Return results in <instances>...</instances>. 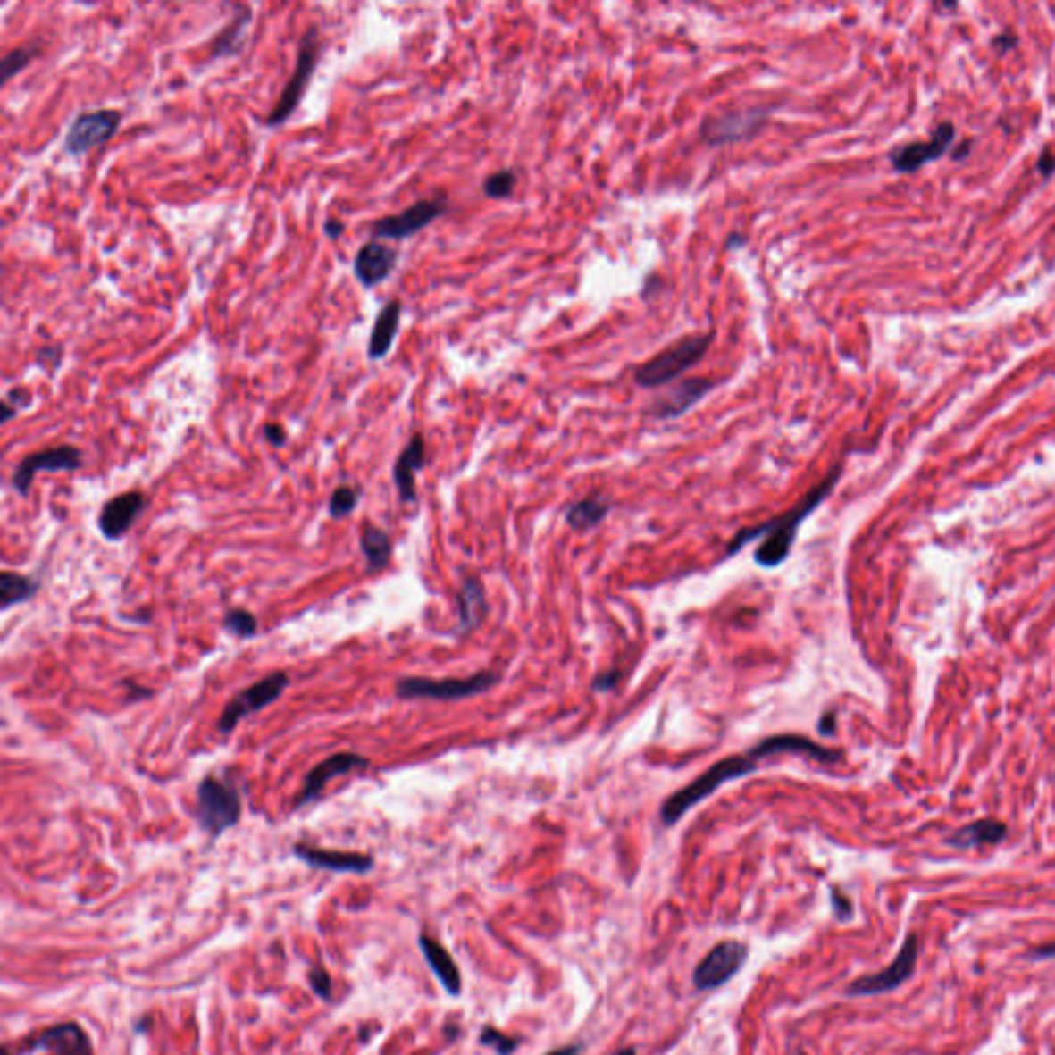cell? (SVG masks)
Listing matches in <instances>:
<instances>
[{"mask_svg": "<svg viewBox=\"0 0 1055 1055\" xmlns=\"http://www.w3.org/2000/svg\"><path fill=\"white\" fill-rule=\"evenodd\" d=\"M841 473H843L841 466L833 468L831 473L826 474V479L823 482H818V485L812 489L802 501H798L796 506L791 507L790 512H785L783 515H779V517H775V520H771L767 523H761V526L741 530V532L734 536V540L730 542L725 555H736L738 550H741L742 547H747L750 540L763 539V542L758 544V548L755 553L757 565H761L765 569H775V567L782 565V563L790 557L791 547H794L798 528L802 526V522L806 520V517L815 512V509L821 506L826 497L831 495V490L835 489L837 481L841 479Z\"/></svg>", "mask_w": 1055, "mask_h": 1055, "instance_id": "6da1fadb", "label": "cell"}, {"mask_svg": "<svg viewBox=\"0 0 1055 1055\" xmlns=\"http://www.w3.org/2000/svg\"><path fill=\"white\" fill-rule=\"evenodd\" d=\"M716 332H695L682 336L664 351L641 363L633 372V381L641 389H656L674 384L689 369H693L711 348Z\"/></svg>", "mask_w": 1055, "mask_h": 1055, "instance_id": "7a4b0ae2", "label": "cell"}, {"mask_svg": "<svg viewBox=\"0 0 1055 1055\" xmlns=\"http://www.w3.org/2000/svg\"><path fill=\"white\" fill-rule=\"evenodd\" d=\"M757 763L758 758L752 757L750 752H747V755L725 757L722 761L714 763L708 771L701 773L693 783H689L687 788L678 790L670 798L664 800L660 808L662 823L668 826L676 825L691 808H695L699 802H703V800L709 798L716 790H720L724 783L732 782V779H741L744 775H749V773L757 771Z\"/></svg>", "mask_w": 1055, "mask_h": 1055, "instance_id": "3957f363", "label": "cell"}, {"mask_svg": "<svg viewBox=\"0 0 1055 1055\" xmlns=\"http://www.w3.org/2000/svg\"><path fill=\"white\" fill-rule=\"evenodd\" d=\"M322 48H324V44H322L318 25H309L299 39V52L291 77H289L285 89L280 91L277 104H274L272 110L266 113V126L274 129V126L285 124L287 120L291 118V113L297 110V105L301 104V99H304L309 87V79H312L315 69H318Z\"/></svg>", "mask_w": 1055, "mask_h": 1055, "instance_id": "277c9868", "label": "cell"}, {"mask_svg": "<svg viewBox=\"0 0 1055 1055\" xmlns=\"http://www.w3.org/2000/svg\"><path fill=\"white\" fill-rule=\"evenodd\" d=\"M771 118L769 105H747L711 113L699 126V138L708 147H728L747 143L761 134Z\"/></svg>", "mask_w": 1055, "mask_h": 1055, "instance_id": "5b68a950", "label": "cell"}, {"mask_svg": "<svg viewBox=\"0 0 1055 1055\" xmlns=\"http://www.w3.org/2000/svg\"><path fill=\"white\" fill-rule=\"evenodd\" d=\"M197 818L198 825L211 837H221L241 818V798L238 788L227 779L214 775L205 777L197 791Z\"/></svg>", "mask_w": 1055, "mask_h": 1055, "instance_id": "8992f818", "label": "cell"}, {"mask_svg": "<svg viewBox=\"0 0 1055 1055\" xmlns=\"http://www.w3.org/2000/svg\"><path fill=\"white\" fill-rule=\"evenodd\" d=\"M499 682L495 672H479L466 678H423L408 676L396 682V695L400 699H435V701H458L485 693Z\"/></svg>", "mask_w": 1055, "mask_h": 1055, "instance_id": "52a82bcc", "label": "cell"}, {"mask_svg": "<svg viewBox=\"0 0 1055 1055\" xmlns=\"http://www.w3.org/2000/svg\"><path fill=\"white\" fill-rule=\"evenodd\" d=\"M449 211V198L446 194H440V197H433V198H423L419 203H414L411 206H406L405 211L396 213V214H388V217H381L378 221H373L372 227H369V233H372L373 239H406V238H413L419 231L425 230L433 223V221H438L440 217H443Z\"/></svg>", "mask_w": 1055, "mask_h": 1055, "instance_id": "ba28073f", "label": "cell"}, {"mask_svg": "<svg viewBox=\"0 0 1055 1055\" xmlns=\"http://www.w3.org/2000/svg\"><path fill=\"white\" fill-rule=\"evenodd\" d=\"M287 687H289L287 672H272V674L260 678V681L254 682L252 687L244 689L241 693L230 699V703L225 705L223 714H221L219 724H217L221 734H231V732L238 728V724L244 720V717L256 714V711L268 708V705H272L280 695L285 693Z\"/></svg>", "mask_w": 1055, "mask_h": 1055, "instance_id": "9c48e42d", "label": "cell"}, {"mask_svg": "<svg viewBox=\"0 0 1055 1055\" xmlns=\"http://www.w3.org/2000/svg\"><path fill=\"white\" fill-rule=\"evenodd\" d=\"M122 120V112L118 110H91L77 113V118L69 126V132H66L64 151L72 157H79V155L104 147L116 137Z\"/></svg>", "mask_w": 1055, "mask_h": 1055, "instance_id": "30bf717a", "label": "cell"}, {"mask_svg": "<svg viewBox=\"0 0 1055 1055\" xmlns=\"http://www.w3.org/2000/svg\"><path fill=\"white\" fill-rule=\"evenodd\" d=\"M919 944L916 934H907L901 950L897 952L895 960L886 965L883 971L875 975H864L856 981H851L845 993L848 996H880V993L895 992L901 987L905 981H909L917 965Z\"/></svg>", "mask_w": 1055, "mask_h": 1055, "instance_id": "8fae6325", "label": "cell"}, {"mask_svg": "<svg viewBox=\"0 0 1055 1055\" xmlns=\"http://www.w3.org/2000/svg\"><path fill=\"white\" fill-rule=\"evenodd\" d=\"M83 464V454L75 446H56L48 449H39L33 452L17 464L15 473H13L11 485L21 497L29 495L31 482L39 473H72L79 470Z\"/></svg>", "mask_w": 1055, "mask_h": 1055, "instance_id": "7c38bea8", "label": "cell"}, {"mask_svg": "<svg viewBox=\"0 0 1055 1055\" xmlns=\"http://www.w3.org/2000/svg\"><path fill=\"white\" fill-rule=\"evenodd\" d=\"M747 954V944L736 942V940H725V942L714 946L708 957L695 967L693 984L697 990H716V987L724 985L742 969Z\"/></svg>", "mask_w": 1055, "mask_h": 1055, "instance_id": "4fadbf2b", "label": "cell"}, {"mask_svg": "<svg viewBox=\"0 0 1055 1055\" xmlns=\"http://www.w3.org/2000/svg\"><path fill=\"white\" fill-rule=\"evenodd\" d=\"M717 388L716 380L709 378H684L676 381L674 386L668 388V392L651 402L648 408V414L657 421H670L678 419L684 413H689L697 402H701L711 389Z\"/></svg>", "mask_w": 1055, "mask_h": 1055, "instance_id": "5bb4252c", "label": "cell"}, {"mask_svg": "<svg viewBox=\"0 0 1055 1055\" xmlns=\"http://www.w3.org/2000/svg\"><path fill=\"white\" fill-rule=\"evenodd\" d=\"M954 137H957L954 126L950 122H942L934 130L930 140H917V143L897 147V149L889 155L892 170L901 173L917 172L919 167H924L925 163H930V161L938 159L940 155L949 151Z\"/></svg>", "mask_w": 1055, "mask_h": 1055, "instance_id": "9a60e30c", "label": "cell"}, {"mask_svg": "<svg viewBox=\"0 0 1055 1055\" xmlns=\"http://www.w3.org/2000/svg\"><path fill=\"white\" fill-rule=\"evenodd\" d=\"M367 765H369L367 758L357 755V752H336V755L326 757L324 761L315 765V767L306 775L304 788H301L299 796L295 798V808H301V806L314 802V800L322 794V790L326 788L331 779L339 777V775H347V773L357 771V769H365Z\"/></svg>", "mask_w": 1055, "mask_h": 1055, "instance_id": "2e32d148", "label": "cell"}, {"mask_svg": "<svg viewBox=\"0 0 1055 1055\" xmlns=\"http://www.w3.org/2000/svg\"><path fill=\"white\" fill-rule=\"evenodd\" d=\"M398 250L392 246L381 244L378 239L363 244L353 260V272L355 279L365 289H373L394 272L398 264Z\"/></svg>", "mask_w": 1055, "mask_h": 1055, "instance_id": "e0dca14e", "label": "cell"}, {"mask_svg": "<svg viewBox=\"0 0 1055 1055\" xmlns=\"http://www.w3.org/2000/svg\"><path fill=\"white\" fill-rule=\"evenodd\" d=\"M147 506L145 495L140 490H126V493L112 497L99 514V528L107 540H120L132 528L137 517L143 514Z\"/></svg>", "mask_w": 1055, "mask_h": 1055, "instance_id": "ac0fdd59", "label": "cell"}, {"mask_svg": "<svg viewBox=\"0 0 1055 1055\" xmlns=\"http://www.w3.org/2000/svg\"><path fill=\"white\" fill-rule=\"evenodd\" d=\"M293 853L299 859H304L307 866H312V868L342 872V875H347V872H353V875H365V872L372 870L373 864H375L373 858L367 856V853L331 851V850L312 848V845H306V843L295 845Z\"/></svg>", "mask_w": 1055, "mask_h": 1055, "instance_id": "d6986e66", "label": "cell"}, {"mask_svg": "<svg viewBox=\"0 0 1055 1055\" xmlns=\"http://www.w3.org/2000/svg\"><path fill=\"white\" fill-rule=\"evenodd\" d=\"M425 438L423 433H414L408 443L402 449L398 460L394 462V485L398 489L400 501L414 503L416 501V473L425 468L427 456H425Z\"/></svg>", "mask_w": 1055, "mask_h": 1055, "instance_id": "ffe728a7", "label": "cell"}, {"mask_svg": "<svg viewBox=\"0 0 1055 1055\" xmlns=\"http://www.w3.org/2000/svg\"><path fill=\"white\" fill-rule=\"evenodd\" d=\"M402 307H405L402 301L394 297L386 301L384 307L380 309V314L375 315L372 334H369L367 342V357L372 361L384 359L386 355L392 351L396 334H398L400 328Z\"/></svg>", "mask_w": 1055, "mask_h": 1055, "instance_id": "44dd1931", "label": "cell"}, {"mask_svg": "<svg viewBox=\"0 0 1055 1055\" xmlns=\"http://www.w3.org/2000/svg\"><path fill=\"white\" fill-rule=\"evenodd\" d=\"M29 1050H46L63 1055H93L89 1039L75 1023H64L44 1031L36 1041H31Z\"/></svg>", "mask_w": 1055, "mask_h": 1055, "instance_id": "7402d4cb", "label": "cell"}, {"mask_svg": "<svg viewBox=\"0 0 1055 1055\" xmlns=\"http://www.w3.org/2000/svg\"><path fill=\"white\" fill-rule=\"evenodd\" d=\"M419 946L423 950V957H425V960H427V965L431 967L433 975L438 977L440 984L443 985V990H446L449 996H458L460 990H462V977H460L458 965L454 963V959L449 957V952L443 949L438 940L427 936V934H421L419 936Z\"/></svg>", "mask_w": 1055, "mask_h": 1055, "instance_id": "603a6c76", "label": "cell"}, {"mask_svg": "<svg viewBox=\"0 0 1055 1055\" xmlns=\"http://www.w3.org/2000/svg\"><path fill=\"white\" fill-rule=\"evenodd\" d=\"M1006 833H1008V829H1006L1004 823L993 821V818H981V821H975V823L963 826V829L954 831L950 837H946V843L952 845V848H957V850L981 848V845H996L1006 837Z\"/></svg>", "mask_w": 1055, "mask_h": 1055, "instance_id": "cb8c5ba5", "label": "cell"}, {"mask_svg": "<svg viewBox=\"0 0 1055 1055\" xmlns=\"http://www.w3.org/2000/svg\"><path fill=\"white\" fill-rule=\"evenodd\" d=\"M250 23H252V11L247 9V6H239L231 21L217 33V38L213 39L211 56L213 58H230V56H235V54H239V50L244 48L246 31H247V25Z\"/></svg>", "mask_w": 1055, "mask_h": 1055, "instance_id": "d4e9b609", "label": "cell"}, {"mask_svg": "<svg viewBox=\"0 0 1055 1055\" xmlns=\"http://www.w3.org/2000/svg\"><path fill=\"white\" fill-rule=\"evenodd\" d=\"M359 547H361L363 557H365V561H367L369 574H375V571L384 569L389 563V557H392V540H389V536L384 532V530L373 526V523H369V522L363 523V528H361Z\"/></svg>", "mask_w": 1055, "mask_h": 1055, "instance_id": "484cf974", "label": "cell"}, {"mask_svg": "<svg viewBox=\"0 0 1055 1055\" xmlns=\"http://www.w3.org/2000/svg\"><path fill=\"white\" fill-rule=\"evenodd\" d=\"M487 613L485 602V590H482L479 580H466L458 596V615H460V633H468L474 627H479L482 616Z\"/></svg>", "mask_w": 1055, "mask_h": 1055, "instance_id": "4316f807", "label": "cell"}, {"mask_svg": "<svg viewBox=\"0 0 1055 1055\" xmlns=\"http://www.w3.org/2000/svg\"><path fill=\"white\" fill-rule=\"evenodd\" d=\"M38 583L31 577H25L15 571L4 569L0 574V608L9 610L15 604H21L36 596Z\"/></svg>", "mask_w": 1055, "mask_h": 1055, "instance_id": "83f0119b", "label": "cell"}, {"mask_svg": "<svg viewBox=\"0 0 1055 1055\" xmlns=\"http://www.w3.org/2000/svg\"><path fill=\"white\" fill-rule=\"evenodd\" d=\"M610 512V503L604 499H582L567 509V523L574 530H590L600 523Z\"/></svg>", "mask_w": 1055, "mask_h": 1055, "instance_id": "f1b7e54d", "label": "cell"}, {"mask_svg": "<svg viewBox=\"0 0 1055 1055\" xmlns=\"http://www.w3.org/2000/svg\"><path fill=\"white\" fill-rule=\"evenodd\" d=\"M515 186H517L515 172L514 170H499V172L490 173V176L485 178V181H482V192H485L487 198L501 200V198L512 197V194L515 192Z\"/></svg>", "mask_w": 1055, "mask_h": 1055, "instance_id": "f546056e", "label": "cell"}, {"mask_svg": "<svg viewBox=\"0 0 1055 1055\" xmlns=\"http://www.w3.org/2000/svg\"><path fill=\"white\" fill-rule=\"evenodd\" d=\"M359 497H361L359 489H353L348 485L336 487L334 493L331 495V503H328V512H331L334 520H340V517L351 515L355 512V507H357Z\"/></svg>", "mask_w": 1055, "mask_h": 1055, "instance_id": "4dcf8cb0", "label": "cell"}, {"mask_svg": "<svg viewBox=\"0 0 1055 1055\" xmlns=\"http://www.w3.org/2000/svg\"><path fill=\"white\" fill-rule=\"evenodd\" d=\"M38 54L36 46H19V48H13L6 56L3 58V63H0V71H3V83H9V80L17 75V72H21L27 64L31 63V58Z\"/></svg>", "mask_w": 1055, "mask_h": 1055, "instance_id": "1f68e13d", "label": "cell"}, {"mask_svg": "<svg viewBox=\"0 0 1055 1055\" xmlns=\"http://www.w3.org/2000/svg\"><path fill=\"white\" fill-rule=\"evenodd\" d=\"M223 627H225V631H230V633L238 635V637H254L258 631V621H256V616L250 613V610L231 608L230 613L225 615Z\"/></svg>", "mask_w": 1055, "mask_h": 1055, "instance_id": "d6a6232c", "label": "cell"}, {"mask_svg": "<svg viewBox=\"0 0 1055 1055\" xmlns=\"http://www.w3.org/2000/svg\"><path fill=\"white\" fill-rule=\"evenodd\" d=\"M481 1043L490 1047V1050H495L499 1055H512L517 1050V1045H520L515 1039L507 1037V1034H503L497 1029H490V1026L482 1029Z\"/></svg>", "mask_w": 1055, "mask_h": 1055, "instance_id": "836d02e7", "label": "cell"}, {"mask_svg": "<svg viewBox=\"0 0 1055 1055\" xmlns=\"http://www.w3.org/2000/svg\"><path fill=\"white\" fill-rule=\"evenodd\" d=\"M309 984H312V990L314 993H318L322 1000H331V992H332V981L331 977L326 975L324 971H312V975H309Z\"/></svg>", "mask_w": 1055, "mask_h": 1055, "instance_id": "e575fe53", "label": "cell"}, {"mask_svg": "<svg viewBox=\"0 0 1055 1055\" xmlns=\"http://www.w3.org/2000/svg\"><path fill=\"white\" fill-rule=\"evenodd\" d=\"M264 438L266 441L271 443L274 448H280L287 443V431L283 425H279V423H266L264 425Z\"/></svg>", "mask_w": 1055, "mask_h": 1055, "instance_id": "d590c367", "label": "cell"}, {"mask_svg": "<svg viewBox=\"0 0 1055 1055\" xmlns=\"http://www.w3.org/2000/svg\"><path fill=\"white\" fill-rule=\"evenodd\" d=\"M322 230H324L328 239H339L340 235L345 233V221H340L336 217H328L324 221V225H322Z\"/></svg>", "mask_w": 1055, "mask_h": 1055, "instance_id": "8d00e7d4", "label": "cell"}, {"mask_svg": "<svg viewBox=\"0 0 1055 1055\" xmlns=\"http://www.w3.org/2000/svg\"><path fill=\"white\" fill-rule=\"evenodd\" d=\"M124 689L129 691V701H138V699H145V697H151L153 691L151 689H145V687H138L137 682H130L126 681L124 682Z\"/></svg>", "mask_w": 1055, "mask_h": 1055, "instance_id": "74e56055", "label": "cell"}, {"mask_svg": "<svg viewBox=\"0 0 1055 1055\" xmlns=\"http://www.w3.org/2000/svg\"><path fill=\"white\" fill-rule=\"evenodd\" d=\"M616 678H618V672H610V674H602L598 676L594 681V689L596 691H608L613 689L616 684Z\"/></svg>", "mask_w": 1055, "mask_h": 1055, "instance_id": "f35d334b", "label": "cell"}, {"mask_svg": "<svg viewBox=\"0 0 1055 1055\" xmlns=\"http://www.w3.org/2000/svg\"><path fill=\"white\" fill-rule=\"evenodd\" d=\"M747 241H749V238L744 233L732 231L728 235V239H725V247H728V250H738V247H742L744 244H747Z\"/></svg>", "mask_w": 1055, "mask_h": 1055, "instance_id": "ab89813d", "label": "cell"}, {"mask_svg": "<svg viewBox=\"0 0 1055 1055\" xmlns=\"http://www.w3.org/2000/svg\"><path fill=\"white\" fill-rule=\"evenodd\" d=\"M1029 959H1051L1055 957V944H1045V946H1037V949L1029 950L1026 954Z\"/></svg>", "mask_w": 1055, "mask_h": 1055, "instance_id": "60d3db41", "label": "cell"}, {"mask_svg": "<svg viewBox=\"0 0 1055 1055\" xmlns=\"http://www.w3.org/2000/svg\"><path fill=\"white\" fill-rule=\"evenodd\" d=\"M1039 170L1043 172L1045 176H1050V173L1055 170V157H1053V155H1051L1050 151H1045L1043 155H1041V159H1039Z\"/></svg>", "mask_w": 1055, "mask_h": 1055, "instance_id": "b9f144b4", "label": "cell"}, {"mask_svg": "<svg viewBox=\"0 0 1055 1055\" xmlns=\"http://www.w3.org/2000/svg\"><path fill=\"white\" fill-rule=\"evenodd\" d=\"M17 411H19L17 406H13L11 402L3 400V405H0V413H3V414H0V421L9 423L13 419V416H17Z\"/></svg>", "mask_w": 1055, "mask_h": 1055, "instance_id": "7bdbcfd3", "label": "cell"}, {"mask_svg": "<svg viewBox=\"0 0 1055 1055\" xmlns=\"http://www.w3.org/2000/svg\"><path fill=\"white\" fill-rule=\"evenodd\" d=\"M818 728H821L823 734H831L833 728H835V716H833V714L823 716V720H821V724H818Z\"/></svg>", "mask_w": 1055, "mask_h": 1055, "instance_id": "ee69618b", "label": "cell"}, {"mask_svg": "<svg viewBox=\"0 0 1055 1055\" xmlns=\"http://www.w3.org/2000/svg\"><path fill=\"white\" fill-rule=\"evenodd\" d=\"M833 903L837 905V907H835L837 911H839V909H845V911H848V916H851V903H850L848 899H845V897L839 899V892H837V891L833 892Z\"/></svg>", "mask_w": 1055, "mask_h": 1055, "instance_id": "f6af8a7d", "label": "cell"}, {"mask_svg": "<svg viewBox=\"0 0 1055 1055\" xmlns=\"http://www.w3.org/2000/svg\"><path fill=\"white\" fill-rule=\"evenodd\" d=\"M580 1051H582V1045H569V1047H563V1050L550 1051L547 1055H577Z\"/></svg>", "mask_w": 1055, "mask_h": 1055, "instance_id": "bcb514c9", "label": "cell"}, {"mask_svg": "<svg viewBox=\"0 0 1055 1055\" xmlns=\"http://www.w3.org/2000/svg\"><path fill=\"white\" fill-rule=\"evenodd\" d=\"M615 1055H637V1051H635V1050H633V1047H624V1050H621V1051H616V1053H615Z\"/></svg>", "mask_w": 1055, "mask_h": 1055, "instance_id": "7dc6e473", "label": "cell"}]
</instances>
